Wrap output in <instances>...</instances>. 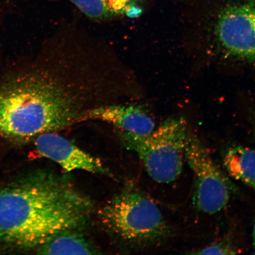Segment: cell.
<instances>
[{
    "mask_svg": "<svg viewBox=\"0 0 255 255\" xmlns=\"http://www.w3.org/2000/svg\"><path fill=\"white\" fill-rule=\"evenodd\" d=\"M199 255H235L237 254V249L231 242L227 241H220L201 249L194 253Z\"/></svg>",
    "mask_w": 255,
    "mask_h": 255,
    "instance_id": "obj_12",
    "label": "cell"
},
{
    "mask_svg": "<svg viewBox=\"0 0 255 255\" xmlns=\"http://www.w3.org/2000/svg\"><path fill=\"white\" fill-rule=\"evenodd\" d=\"M185 160L194 175V206L206 214L221 212L230 200L232 184L199 139L191 132L187 140Z\"/></svg>",
    "mask_w": 255,
    "mask_h": 255,
    "instance_id": "obj_5",
    "label": "cell"
},
{
    "mask_svg": "<svg viewBox=\"0 0 255 255\" xmlns=\"http://www.w3.org/2000/svg\"><path fill=\"white\" fill-rule=\"evenodd\" d=\"M223 164L233 178L255 191V149L232 146L225 152Z\"/></svg>",
    "mask_w": 255,
    "mask_h": 255,
    "instance_id": "obj_10",
    "label": "cell"
},
{
    "mask_svg": "<svg viewBox=\"0 0 255 255\" xmlns=\"http://www.w3.org/2000/svg\"><path fill=\"white\" fill-rule=\"evenodd\" d=\"M98 215L112 237L128 247L151 246L170 234L157 204L137 190L116 194L101 207Z\"/></svg>",
    "mask_w": 255,
    "mask_h": 255,
    "instance_id": "obj_3",
    "label": "cell"
},
{
    "mask_svg": "<svg viewBox=\"0 0 255 255\" xmlns=\"http://www.w3.org/2000/svg\"><path fill=\"white\" fill-rule=\"evenodd\" d=\"M215 33L219 43L229 55L255 62V1L223 9L217 21Z\"/></svg>",
    "mask_w": 255,
    "mask_h": 255,
    "instance_id": "obj_6",
    "label": "cell"
},
{
    "mask_svg": "<svg viewBox=\"0 0 255 255\" xmlns=\"http://www.w3.org/2000/svg\"><path fill=\"white\" fill-rule=\"evenodd\" d=\"M254 254H255V253H254Z\"/></svg>",
    "mask_w": 255,
    "mask_h": 255,
    "instance_id": "obj_15",
    "label": "cell"
},
{
    "mask_svg": "<svg viewBox=\"0 0 255 255\" xmlns=\"http://www.w3.org/2000/svg\"><path fill=\"white\" fill-rule=\"evenodd\" d=\"M38 249L43 255H95L101 254L80 230H65L57 233Z\"/></svg>",
    "mask_w": 255,
    "mask_h": 255,
    "instance_id": "obj_9",
    "label": "cell"
},
{
    "mask_svg": "<svg viewBox=\"0 0 255 255\" xmlns=\"http://www.w3.org/2000/svg\"><path fill=\"white\" fill-rule=\"evenodd\" d=\"M189 127L183 119H168L150 134L138 136L121 131L124 146L134 152L149 176L156 182L169 184L182 173Z\"/></svg>",
    "mask_w": 255,
    "mask_h": 255,
    "instance_id": "obj_4",
    "label": "cell"
},
{
    "mask_svg": "<svg viewBox=\"0 0 255 255\" xmlns=\"http://www.w3.org/2000/svg\"><path fill=\"white\" fill-rule=\"evenodd\" d=\"M73 101L71 83L41 51L0 71V133L27 139L67 128Z\"/></svg>",
    "mask_w": 255,
    "mask_h": 255,
    "instance_id": "obj_2",
    "label": "cell"
},
{
    "mask_svg": "<svg viewBox=\"0 0 255 255\" xmlns=\"http://www.w3.org/2000/svg\"><path fill=\"white\" fill-rule=\"evenodd\" d=\"M0 37H1V33H0ZM1 39V38H0ZM0 44H1V41H0Z\"/></svg>",
    "mask_w": 255,
    "mask_h": 255,
    "instance_id": "obj_14",
    "label": "cell"
},
{
    "mask_svg": "<svg viewBox=\"0 0 255 255\" xmlns=\"http://www.w3.org/2000/svg\"><path fill=\"white\" fill-rule=\"evenodd\" d=\"M100 121L112 124L125 132L138 136H146L155 128L154 120L140 105L113 103L102 105L87 112L84 122Z\"/></svg>",
    "mask_w": 255,
    "mask_h": 255,
    "instance_id": "obj_8",
    "label": "cell"
},
{
    "mask_svg": "<svg viewBox=\"0 0 255 255\" xmlns=\"http://www.w3.org/2000/svg\"><path fill=\"white\" fill-rule=\"evenodd\" d=\"M80 11L92 19H108L132 14L138 0H70Z\"/></svg>",
    "mask_w": 255,
    "mask_h": 255,
    "instance_id": "obj_11",
    "label": "cell"
},
{
    "mask_svg": "<svg viewBox=\"0 0 255 255\" xmlns=\"http://www.w3.org/2000/svg\"><path fill=\"white\" fill-rule=\"evenodd\" d=\"M35 146L42 157L56 162L66 173L82 170L108 176L111 175L100 159L55 132L43 133L36 136Z\"/></svg>",
    "mask_w": 255,
    "mask_h": 255,
    "instance_id": "obj_7",
    "label": "cell"
},
{
    "mask_svg": "<svg viewBox=\"0 0 255 255\" xmlns=\"http://www.w3.org/2000/svg\"><path fill=\"white\" fill-rule=\"evenodd\" d=\"M253 239H254V246L255 247V222L254 226V229H253Z\"/></svg>",
    "mask_w": 255,
    "mask_h": 255,
    "instance_id": "obj_13",
    "label": "cell"
},
{
    "mask_svg": "<svg viewBox=\"0 0 255 255\" xmlns=\"http://www.w3.org/2000/svg\"><path fill=\"white\" fill-rule=\"evenodd\" d=\"M92 200L63 177L39 175L0 190V241L38 248L65 230H82L94 210Z\"/></svg>",
    "mask_w": 255,
    "mask_h": 255,
    "instance_id": "obj_1",
    "label": "cell"
}]
</instances>
